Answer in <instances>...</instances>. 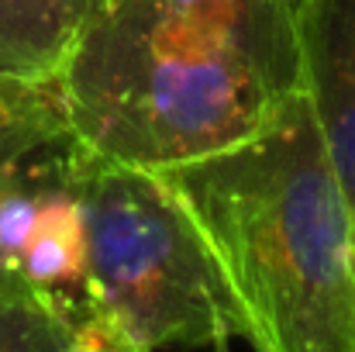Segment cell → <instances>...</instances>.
<instances>
[{
    "label": "cell",
    "mask_w": 355,
    "mask_h": 352,
    "mask_svg": "<svg viewBox=\"0 0 355 352\" xmlns=\"http://www.w3.org/2000/svg\"><path fill=\"white\" fill-rule=\"evenodd\" d=\"M200 232L255 352H355L349 208L304 90L218 156L159 169Z\"/></svg>",
    "instance_id": "1"
},
{
    "label": "cell",
    "mask_w": 355,
    "mask_h": 352,
    "mask_svg": "<svg viewBox=\"0 0 355 352\" xmlns=\"http://www.w3.org/2000/svg\"><path fill=\"white\" fill-rule=\"evenodd\" d=\"M59 94L83 152L152 173L248 142L286 97L235 38L166 0L87 10Z\"/></svg>",
    "instance_id": "2"
},
{
    "label": "cell",
    "mask_w": 355,
    "mask_h": 352,
    "mask_svg": "<svg viewBox=\"0 0 355 352\" xmlns=\"http://www.w3.org/2000/svg\"><path fill=\"white\" fill-rule=\"evenodd\" d=\"M87 221L90 304L152 352L204 349L241 335L225 280L183 204L152 169L73 142Z\"/></svg>",
    "instance_id": "3"
},
{
    "label": "cell",
    "mask_w": 355,
    "mask_h": 352,
    "mask_svg": "<svg viewBox=\"0 0 355 352\" xmlns=\"http://www.w3.org/2000/svg\"><path fill=\"white\" fill-rule=\"evenodd\" d=\"M293 21L300 90L342 187L355 242V0H304Z\"/></svg>",
    "instance_id": "4"
},
{
    "label": "cell",
    "mask_w": 355,
    "mask_h": 352,
    "mask_svg": "<svg viewBox=\"0 0 355 352\" xmlns=\"http://www.w3.org/2000/svg\"><path fill=\"white\" fill-rule=\"evenodd\" d=\"M14 273L66 304L76 318L94 308L87 287V221L73 173V138L59 142L52 166L38 187L35 221L21 245Z\"/></svg>",
    "instance_id": "5"
},
{
    "label": "cell",
    "mask_w": 355,
    "mask_h": 352,
    "mask_svg": "<svg viewBox=\"0 0 355 352\" xmlns=\"http://www.w3.org/2000/svg\"><path fill=\"white\" fill-rule=\"evenodd\" d=\"M183 14L225 31L255 59L276 90H300L297 21L290 0H166Z\"/></svg>",
    "instance_id": "6"
},
{
    "label": "cell",
    "mask_w": 355,
    "mask_h": 352,
    "mask_svg": "<svg viewBox=\"0 0 355 352\" xmlns=\"http://www.w3.org/2000/svg\"><path fill=\"white\" fill-rule=\"evenodd\" d=\"M83 14V0H0V73L59 80Z\"/></svg>",
    "instance_id": "7"
},
{
    "label": "cell",
    "mask_w": 355,
    "mask_h": 352,
    "mask_svg": "<svg viewBox=\"0 0 355 352\" xmlns=\"http://www.w3.org/2000/svg\"><path fill=\"white\" fill-rule=\"evenodd\" d=\"M62 138H69V124L59 80L0 73V173Z\"/></svg>",
    "instance_id": "8"
},
{
    "label": "cell",
    "mask_w": 355,
    "mask_h": 352,
    "mask_svg": "<svg viewBox=\"0 0 355 352\" xmlns=\"http://www.w3.org/2000/svg\"><path fill=\"white\" fill-rule=\"evenodd\" d=\"M76 315L17 273H0V352H62Z\"/></svg>",
    "instance_id": "9"
},
{
    "label": "cell",
    "mask_w": 355,
    "mask_h": 352,
    "mask_svg": "<svg viewBox=\"0 0 355 352\" xmlns=\"http://www.w3.org/2000/svg\"><path fill=\"white\" fill-rule=\"evenodd\" d=\"M62 352H152L141 346L135 335H128L114 318H107L104 311L90 308L83 318H76L73 335Z\"/></svg>",
    "instance_id": "10"
},
{
    "label": "cell",
    "mask_w": 355,
    "mask_h": 352,
    "mask_svg": "<svg viewBox=\"0 0 355 352\" xmlns=\"http://www.w3.org/2000/svg\"><path fill=\"white\" fill-rule=\"evenodd\" d=\"M228 342H232V339H221V342H214L211 349H214V352H232V346H228Z\"/></svg>",
    "instance_id": "11"
},
{
    "label": "cell",
    "mask_w": 355,
    "mask_h": 352,
    "mask_svg": "<svg viewBox=\"0 0 355 352\" xmlns=\"http://www.w3.org/2000/svg\"><path fill=\"white\" fill-rule=\"evenodd\" d=\"M14 166H17V162H14ZM14 166H10V169H3V173H0V194H3V187H7V180H10V173H14Z\"/></svg>",
    "instance_id": "12"
},
{
    "label": "cell",
    "mask_w": 355,
    "mask_h": 352,
    "mask_svg": "<svg viewBox=\"0 0 355 352\" xmlns=\"http://www.w3.org/2000/svg\"><path fill=\"white\" fill-rule=\"evenodd\" d=\"M97 3H104V0H83V7H87V10H94Z\"/></svg>",
    "instance_id": "13"
},
{
    "label": "cell",
    "mask_w": 355,
    "mask_h": 352,
    "mask_svg": "<svg viewBox=\"0 0 355 352\" xmlns=\"http://www.w3.org/2000/svg\"><path fill=\"white\" fill-rule=\"evenodd\" d=\"M300 3H304V0H290V7H293V14L300 10Z\"/></svg>",
    "instance_id": "14"
}]
</instances>
